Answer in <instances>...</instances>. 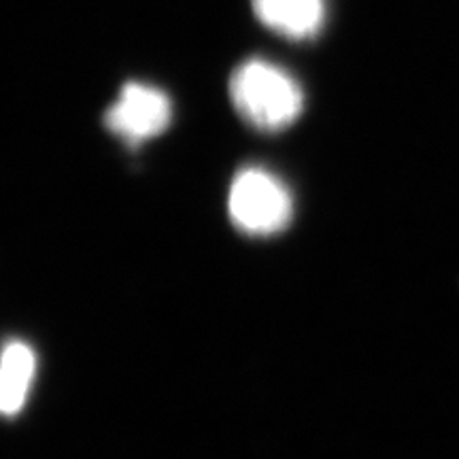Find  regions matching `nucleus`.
<instances>
[{"mask_svg":"<svg viewBox=\"0 0 459 459\" xmlns=\"http://www.w3.org/2000/svg\"><path fill=\"white\" fill-rule=\"evenodd\" d=\"M172 105L162 90L143 83H126L119 99L105 113L107 128L128 145H139L169 128Z\"/></svg>","mask_w":459,"mask_h":459,"instance_id":"7ed1b4c3","label":"nucleus"},{"mask_svg":"<svg viewBox=\"0 0 459 459\" xmlns=\"http://www.w3.org/2000/svg\"><path fill=\"white\" fill-rule=\"evenodd\" d=\"M37 355L26 342L9 341L3 349V368H0V409L13 417L24 409L30 392Z\"/></svg>","mask_w":459,"mask_h":459,"instance_id":"39448f33","label":"nucleus"},{"mask_svg":"<svg viewBox=\"0 0 459 459\" xmlns=\"http://www.w3.org/2000/svg\"><path fill=\"white\" fill-rule=\"evenodd\" d=\"M228 213L240 232L271 237L290 226L294 203L287 187L271 172L245 169L230 187Z\"/></svg>","mask_w":459,"mask_h":459,"instance_id":"f03ea898","label":"nucleus"},{"mask_svg":"<svg viewBox=\"0 0 459 459\" xmlns=\"http://www.w3.org/2000/svg\"><path fill=\"white\" fill-rule=\"evenodd\" d=\"M230 99L240 117L262 132L285 130L304 108V94L296 79L257 57L243 62L234 71Z\"/></svg>","mask_w":459,"mask_h":459,"instance_id":"f257e3e1","label":"nucleus"},{"mask_svg":"<svg viewBox=\"0 0 459 459\" xmlns=\"http://www.w3.org/2000/svg\"><path fill=\"white\" fill-rule=\"evenodd\" d=\"M257 20L290 39L315 37L324 26L325 0H254Z\"/></svg>","mask_w":459,"mask_h":459,"instance_id":"20e7f679","label":"nucleus"}]
</instances>
